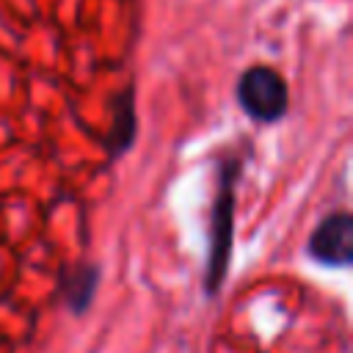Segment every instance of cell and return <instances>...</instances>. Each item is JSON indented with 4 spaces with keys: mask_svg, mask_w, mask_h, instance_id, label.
I'll list each match as a JSON object with an SVG mask.
<instances>
[{
    "mask_svg": "<svg viewBox=\"0 0 353 353\" xmlns=\"http://www.w3.org/2000/svg\"><path fill=\"white\" fill-rule=\"evenodd\" d=\"M240 157L226 154L215 165V196L210 210V245H207V265H204V292L215 298L226 281L232 245H234V188L240 179Z\"/></svg>",
    "mask_w": 353,
    "mask_h": 353,
    "instance_id": "obj_1",
    "label": "cell"
},
{
    "mask_svg": "<svg viewBox=\"0 0 353 353\" xmlns=\"http://www.w3.org/2000/svg\"><path fill=\"white\" fill-rule=\"evenodd\" d=\"M240 110L256 124H276L290 110V88L279 69L254 63L248 66L234 85Z\"/></svg>",
    "mask_w": 353,
    "mask_h": 353,
    "instance_id": "obj_2",
    "label": "cell"
},
{
    "mask_svg": "<svg viewBox=\"0 0 353 353\" xmlns=\"http://www.w3.org/2000/svg\"><path fill=\"white\" fill-rule=\"evenodd\" d=\"M306 254L325 268H347L353 262V215L336 210L325 215L309 234Z\"/></svg>",
    "mask_w": 353,
    "mask_h": 353,
    "instance_id": "obj_3",
    "label": "cell"
},
{
    "mask_svg": "<svg viewBox=\"0 0 353 353\" xmlns=\"http://www.w3.org/2000/svg\"><path fill=\"white\" fill-rule=\"evenodd\" d=\"M138 132V110H135V85H124L110 97V130H108V157H121Z\"/></svg>",
    "mask_w": 353,
    "mask_h": 353,
    "instance_id": "obj_4",
    "label": "cell"
},
{
    "mask_svg": "<svg viewBox=\"0 0 353 353\" xmlns=\"http://www.w3.org/2000/svg\"><path fill=\"white\" fill-rule=\"evenodd\" d=\"M97 287H99V268L94 262H74L61 273V298L74 317L91 309Z\"/></svg>",
    "mask_w": 353,
    "mask_h": 353,
    "instance_id": "obj_5",
    "label": "cell"
}]
</instances>
